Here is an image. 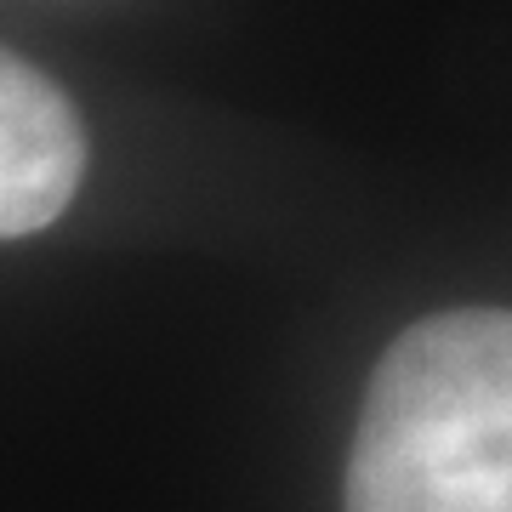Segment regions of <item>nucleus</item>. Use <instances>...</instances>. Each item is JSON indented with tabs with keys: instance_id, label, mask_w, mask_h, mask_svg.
I'll return each mask as SVG.
<instances>
[{
	"instance_id": "1",
	"label": "nucleus",
	"mask_w": 512,
	"mask_h": 512,
	"mask_svg": "<svg viewBox=\"0 0 512 512\" xmlns=\"http://www.w3.org/2000/svg\"><path fill=\"white\" fill-rule=\"evenodd\" d=\"M342 512H512V319L444 308L365 387Z\"/></svg>"
},
{
	"instance_id": "2",
	"label": "nucleus",
	"mask_w": 512,
	"mask_h": 512,
	"mask_svg": "<svg viewBox=\"0 0 512 512\" xmlns=\"http://www.w3.org/2000/svg\"><path fill=\"white\" fill-rule=\"evenodd\" d=\"M86 177V126L57 80L0 46V239L52 228Z\"/></svg>"
}]
</instances>
